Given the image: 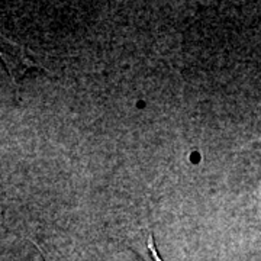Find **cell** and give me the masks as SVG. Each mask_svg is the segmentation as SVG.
Segmentation results:
<instances>
[{"instance_id": "6da1fadb", "label": "cell", "mask_w": 261, "mask_h": 261, "mask_svg": "<svg viewBox=\"0 0 261 261\" xmlns=\"http://www.w3.org/2000/svg\"><path fill=\"white\" fill-rule=\"evenodd\" d=\"M2 57L9 68L12 79L18 83L22 77L32 68H42L32 60V57L23 47L13 44L9 39L2 38Z\"/></svg>"}]
</instances>
